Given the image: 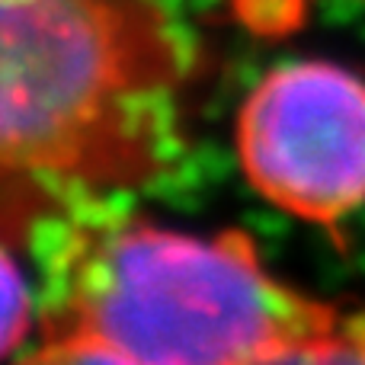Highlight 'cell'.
<instances>
[{
	"label": "cell",
	"instance_id": "cell-1",
	"mask_svg": "<svg viewBox=\"0 0 365 365\" xmlns=\"http://www.w3.org/2000/svg\"><path fill=\"white\" fill-rule=\"evenodd\" d=\"M0 23L6 180L51 192L158 164L180 61L145 0H0Z\"/></svg>",
	"mask_w": 365,
	"mask_h": 365
},
{
	"label": "cell",
	"instance_id": "cell-2",
	"mask_svg": "<svg viewBox=\"0 0 365 365\" xmlns=\"http://www.w3.org/2000/svg\"><path fill=\"white\" fill-rule=\"evenodd\" d=\"M330 321L334 311L279 282L244 234L119 221L68 247L45 334L93 336L138 365H244Z\"/></svg>",
	"mask_w": 365,
	"mask_h": 365
},
{
	"label": "cell",
	"instance_id": "cell-3",
	"mask_svg": "<svg viewBox=\"0 0 365 365\" xmlns=\"http://www.w3.org/2000/svg\"><path fill=\"white\" fill-rule=\"evenodd\" d=\"M237 154L272 205L340 221L365 202V81L330 61L269 71L237 115Z\"/></svg>",
	"mask_w": 365,
	"mask_h": 365
},
{
	"label": "cell",
	"instance_id": "cell-4",
	"mask_svg": "<svg viewBox=\"0 0 365 365\" xmlns=\"http://www.w3.org/2000/svg\"><path fill=\"white\" fill-rule=\"evenodd\" d=\"M244 365H365V327L359 321H330L263 349Z\"/></svg>",
	"mask_w": 365,
	"mask_h": 365
},
{
	"label": "cell",
	"instance_id": "cell-5",
	"mask_svg": "<svg viewBox=\"0 0 365 365\" xmlns=\"http://www.w3.org/2000/svg\"><path fill=\"white\" fill-rule=\"evenodd\" d=\"M13 365H138L119 349L83 334H45L42 343Z\"/></svg>",
	"mask_w": 365,
	"mask_h": 365
},
{
	"label": "cell",
	"instance_id": "cell-6",
	"mask_svg": "<svg viewBox=\"0 0 365 365\" xmlns=\"http://www.w3.org/2000/svg\"><path fill=\"white\" fill-rule=\"evenodd\" d=\"M29 311H32V298H29V285L26 276L19 269V263L13 259V253L6 250L4 257V349L13 353L19 346V340L29 330Z\"/></svg>",
	"mask_w": 365,
	"mask_h": 365
},
{
	"label": "cell",
	"instance_id": "cell-7",
	"mask_svg": "<svg viewBox=\"0 0 365 365\" xmlns=\"http://www.w3.org/2000/svg\"><path fill=\"white\" fill-rule=\"evenodd\" d=\"M356 321H359V324H362V327H365V314H362V317H356Z\"/></svg>",
	"mask_w": 365,
	"mask_h": 365
}]
</instances>
